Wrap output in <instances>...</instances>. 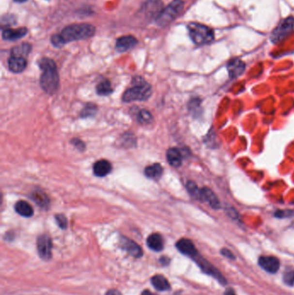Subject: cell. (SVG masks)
<instances>
[{
	"label": "cell",
	"mask_w": 294,
	"mask_h": 295,
	"mask_svg": "<svg viewBox=\"0 0 294 295\" xmlns=\"http://www.w3.org/2000/svg\"><path fill=\"white\" fill-rule=\"evenodd\" d=\"M28 30L26 28L22 27L18 29H10L5 28L2 31V36L3 39L5 41H16V40L22 39L24 36L27 35Z\"/></svg>",
	"instance_id": "15"
},
{
	"label": "cell",
	"mask_w": 294,
	"mask_h": 295,
	"mask_svg": "<svg viewBox=\"0 0 294 295\" xmlns=\"http://www.w3.org/2000/svg\"><path fill=\"white\" fill-rule=\"evenodd\" d=\"M39 67L43 71L40 78L42 89L47 94H54L58 90L60 82L56 64L49 58H43L39 62Z\"/></svg>",
	"instance_id": "1"
},
{
	"label": "cell",
	"mask_w": 294,
	"mask_h": 295,
	"mask_svg": "<svg viewBox=\"0 0 294 295\" xmlns=\"http://www.w3.org/2000/svg\"></svg>",
	"instance_id": "39"
},
{
	"label": "cell",
	"mask_w": 294,
	"mask_h": 295,
	"mask_svg": "<svg viewBox=\"0 0 294 295\" xmlns=\"http://www.w3.org/2000/svg\"><path fill=\"white\" fill-rule=\"evenodd\" d=\"M111 171V165L110 162L106 160H100L95 162L93 166V172L96 176L104 177Z\"/></svg>",
	"instance_id": "18"
},
{
	"label": "cell",
	"mask_w": 294,
	"mask_h": 295,
	"mask_svg": "<svg viewBox=\"0 0 294 295\" xmlns=\"http://www.w3.org/2000/svg\"><path fill=\"white\" fill-rule=\"evenodd\" d=\"M162 173H163L162 166L159 163H155L153 165L149 166L144 170V173L147 177L155 180L161 178Z\"/></svg>",
	"instance_id": "22"
},
{
	"label": "cell",
	"mask_w": 294,
	"mask_h": 295,
	"mask_svg": "<svg viewBox=\"0 0 294 295\" xmlns=\"http://www.w3.org/2000/svg\"><path fill=\"white\" fill-rule=\"evenodd\" d=\"M189 36L196 45H205L213 42L215 35L212 28L199 23H190L187 25Z\"/></svg>",
	"instance_id": "4"
},
{
	"label": "cell",
	"mask_w": 294,
	"mask_h": 295,
	"mask_svg": "<svg viewBox=\"0 0 294 295\" xmlns=\"http://www.w3.org/2000/svg\"><path fill=\"white\" fill-rule=\"evenodd\" d=\"M138 44V39L135 36H121L116 41V50L120 53H124L136 47Z\"/></svg>",
	"instance_id": "12"
},
{
	"label": "cell",
	"mask_w": 294,
	"mask_h": 295,
	"mask_svg": "<svg viewBox=\"0 0 294 295\" xmlns=\"http://www.w3.org/2000/svg\"><path fill=\"white\" fill-rule=\"evenodd\" d=\"M186 188L188 191L189 193L192 195V197H194L197 200H199V196H200V189L197 186L196 184L192 181H189L188 183L186 184Z\"/></svg>",
	"instance_id": "28"
},
{
	"label": "cell",
	"mask_w": 294,
	"mask_h": 295,
	"mask_svg": "<svg viewBox=\"0 0 294 295\" xmlns=\"http://www.w3.org/2000/svg\"><path fill=\"white\" fill-rule=\"evenodd\" d=\"M71 142H72V144L75 145L78 150H84V149H85V143H84L81 140H79V139H73Z\"/></svg>",
	"instance_id": "32"
},
{
	"label": "cell",
	"mask_w": 294,
	"mask_h": 295,
	"mask_svg": "<svg viewBox=\"0 0 294 295\" xmlns=\"http://www.w3.org/2000/svg\"><path fill=\"white\" fill-rule=\"evenodd\" d=\"M167 159L169 164L174 168H179L182 164V155L181 151L175 148H171L167 151Z\"/></svg>",
	"instance_id": "19"
},
{
	"label": "cell",
	"mask_w": 294,
	"mask_h": 295,
	"mask_svg": "<svg viewBox=\"0 0 294 295\" xmlns=\"http://www.w3.org/2000/svg\"><path fill=\"white\" fill-rule=\"evenodd\" d=\"M37 250L40 257L48 261L52 256V240L49 236L42 235L37 239Z\"/></svg>",
	"instance_id": "8"
},
{
	"label": "cell",
	"mask_w": 294,
	"mask_h": 295,
	"mask_svg": "<svg viewBox=\"0 0 294 295\" xmlns=\"http://www.w3.org/2000/svg\"><path fill=\"white\" fill-rule=\"evenodd\" d=\"M283 280L288 286L294 285V269H287L284 272Z\"/></svg>",
	"instance_id": "29"
},
{
	"label": "cell",
	"mask_w": 294,
	"mask_h": 295,
	"mask_svg": "<svg viewBox=\"0 0 294 295\" xmlns=\"http://www.w3.org/2000/svg\"><path fill=\"white\" fill-rule=\"evenodd\" d=\"M96 28L89 24H71L63 29L60 36L65 44L75 41L85 40L94 36Z\"/></svg>",
	"instance_id": "2"
},
{
	"label": "cell",
	"mask_w": 294,
	"mask_h": 295,
	"mask_svg": "<svg viewBox=\"0 0 294 295\" xmlns=\"http://www.w3.org/2000/svg\"><path fill=\"white\" fill-rule=\"evenodd\" d=\"M152 95V89L148 83L141 77L133 79V87L125 91L123 96L124 102L144 101Z\"/></svg>",
	"instance_id": "3"
},
{
	"label": "cell",
	"mask_w": 294,
	"mask_h": 295,
	"mask_svg": "<svg viewBox=\"0 0 294 295\" xmlns=\"http://www.w3.org/2000/svg\"><path fill=\"white\" fill-rule=\"evenodd\" d=\"M31 199L35 201L37 205H39L41 208L46 209L48 208L49 206V199L48 197L41 191H35L32 193Z\"/></svg>",
	"instance_id": "23"
},
{
	"label": "cell",
	"mask_w": 294,
	"mask_h": 295,
	"mask_svg": "<svg viewBox=\"0 0 294 295\" xmlns=\"http://www.w3.org/2000/svg\"><path fill=\"white\" fill-rule=\"evenodd\" d=\"M183 9L184 2L181 0H174L159 13L156 18L157 24L161 27H167L180 16Z\"/></svg>",
	"instance_id": "5"
},
{
	"label": "cell",
	"mask_w": 294,
	"mask_h": 295,
	"mask_svg": "<svg viewBox=\"0 0 294 295\" xmlns=\"http://www.w3.org/2000/svg\"><path fill=\"white\" fill-rule=\"evenodd\" d=\"M106 295H122V294L120 292L118 291V290L110 289V290L106 293Z\"/></svg>",
	"instance_id": "34"
},
{
	"label": "cell",
	"mask_w": 294,
	"mask_h": 295,
	"mask_svg": "<svg viewBox=\"0 0 294 295\" xmlns=\"http://www.w3.org/2000/svg\"><path fill=\"white\" fill-rule=\"evenodd\" d=\"M176 248L183 255L188 256L192 259H194L198 255H200L192 241L186 238H182L181 240L178 241Z\"/></svg>",
	"instance_id": "9"
},
{
	"label": "cell",
	"mask_w": 294,
	"mask_h": 295,
	"mask_svg": "<svg viewBox=\"0 0 294 295\" xmlns=\"http://www.w3.org/2000/svg\"><path fill=\"white\" fill-rule=\"evenodd\" d=\"M31 45L30 44H20L18 46H16L12 48V55L25 58L31 51Z\"/></svg>",
	"instance_id": "24"
},
{
	"label": "cell",
	"mask_w": 294,
	"mask_h": 295,
	"mask_svg": "<svg viewBox=\"0 0 294 295\" xmlns=\"http://www.w3.org/2000/svg\"><path fill=\"white\" fill-rule=\"evenodd\" d=\"M199 201L206 202L212 208L215 209V210H217L221 207V203H220L218 198L211 189L207 188V187L200 189Z\"/></svg>",
	"instance_id": "10"
},
{
	"label": "cell",
	"mask_w": 294,
	"mask_h": 295,
	"mask_svg": "<svg viewBox=\"0 0 294 295\" xmlns=\"http://www.w3.org/2000/svg\"><path fill=\"white\" fill-rule=\"evenodd\" d=\"M151 283L158 291H168L170 289L169 280L161 275H156L151 278Z\"/></svg>",
	"instance_id": "20"
},
{
	"label": "cell",
	"mask_w": 294,
	"mask_h": 295,
	"mask_svg": "<svg viewBox=\"0 0 294 295\" xmlns=\"http://www.w3.org/2000/svg\"><path fill=\"white\" fill-rule=\"evenodd\" d=\"M51 43L53 46L55 47H62L65 45V43L63 42L62 36L59 35H54L51 37Z\"/></svg>",
	"instance_id": "31"
},
{
	"label": "cell",
	"mask_w": 294,
	"mask_h": 295,
	"mask_svg": "<svg viewBox=\"0 0 294 295\" xmlns=\"http://www.w3.org/2000/svg\"><path fill=\"white\" fill-rule=\"evenodd\" d=\"M120 243H121L122 248L128 252L130 256H134L136 258H139V257L142 256V254H143L142 249L134 241L130 240L125 236H122Z\"/></svg>",
	"instance_id": "13"
},
{
	"label": "cell",
	"mask_w": 294,
	"mask_h": 295,
	"mask_svg": "<svg viewBox=\"0 0 294 295\" xmlns=\"http://www.w3.org/2000/svg\"><path fill=\"white\" fill-rule=\"evenodd\" d=\"M138 121L141 124H149L153 121V116L149 110H140L138 114Z\"/></svg>",
	"instance_id": "26"
},
{
	"label": "cell",
	"mask_w": 294,
	"mask_h": 295,
	"mask_svg": "<svg viewBox=\"0 0 294 295\" xmlns=\"http://www.w3.org/2000/svg\"><path fill=\"white\" fill-rule=\"evenodd\" d=\"M192 260H194V262L200 266V268L202 269V271H204L205 274H208L210 276H213L222 285L226 284V279L224 276H222V274L212 264H210L208 261L203 258L200 255H198L194 259Z\"/></svg>",
	"instance_id": "7"
},
{
	"label": "cell",
	"mask_w": 294,
	"mask_h": 295,
	"mask_svg": "<svg viewBox=\"0 0 294 295\" xmlns=\"http://www.w3.org/2000/svg\"><path fill=\"white\" fill-rule=\"evenodd\" d=\"M245 63L242 60L235 58L229 62L227 65V70L229 75L232 79H235L243 75L245 71Z\"/></svg>",
	"instance_id": "14"
},
{
	"label": "cell",
	"mask_w": 294,
	"mask_h": 295,
	"mask_svg": "<svg viewBox=\"0 0 294 295\" xmlns=\"http://www.w3.org/2000/svg\"><path fill=\"white\" fill-rule=\"evenodd\" d=\"M15 210L19 215L25 217H30L33 216V214H34V211H33L31 205L26 201H21L16 202V205H15Z\"/></svg>",
	"instance_id": "21"
},
{
	"label": "cell",
	"mask_w": 294,
	"mask_h": 295,
	"mask_svg": "<svg viewBox=\"0 0 294 295\" xmlns=\"http://www.w3.org/2000/svg\"><path fill=\"white\" fill-rule=\"evenodd\" d=\"M160 262L164 264V265H168V264H169V258H167V257H162V258L160 260Z\"/></svg>",
	"instance_id": "36"
},
{
	"label": "cell",
	"mask_w": 294,
	"mask_h": 295,
	"mask_svg": "<svg viewBox=\"0 0 294 295\" xmlns=\"http://www.w3.org/2000/svg\"><path fill=\"white\" fill-rule=\"evenodd\" d=\"M14 1L16 2V3H24V2H26L27 0H14Z\"/></svg>",
	"instance_id": "38"
},
{
	"label": "cell",
	"mask_w": 294,
	"mask_h": 295,
	"mask_svg": "<svg viewBox=\"0 0 294 295\" xmlns=\"http://www.w3.org/2000/svg\"><path fill=\"white\" fill-rule=\"evenodd\" d=\"M258 264L261 266V268H263L264 270L270 274L277 273L280 266L279 260L275 256H261Z\"/></svg>",
	"instance_id": "11"
},
{
	"label": "cell",
	"mask_w": 294,
	"mask_h": 295,
	"mask_svg": "<svg viewBox=\"0 0 294 295\" xmlns=\"http://www.w3.org/2000/svg\"><path fill=\"white\" fill-rule=\"evenodd\" d=\"M97 93L98 95H101V96H106V95H109L112 93V87H111V84H110L109 80L105 79L101 82L98 84L97 86Z\"/></svg>",
	"instance_id": "25"
},
{
	"label": "cell",
	"mask_w": 294,
	"mask_h": 295,
	"mask_svg": "<svg viewBox=\"0 0 294 295\" xmlns=\"http://www.w3.org/2000/svg\"><path fill=\"white\" fill-rule=\"evenodd\" d=\"M147 244L154 251H161L164 248V239L161 234H151L147 239Z\"/></svg>",
	"instance_id": "17"
},
{
	"label": "cell",
	"mask_w": 294,
	"mask_h": 295,
	"mask_svg": "<svg viewBox=\"0 0 294 295\" xmlns=\"http://www.w3.org/2000/svg\"><path fill=\"white\" fill-rule=\"evenodd\" d=\"M97 112V107L93 104H88L87 106L85 107L84 110L81 111L80 117L81 118H89L94 116Z\"/></svg>",
	"instance_id": "27"
},
{
	"label": "cell",
	"mask_w": 294,
	"mask_h": 295,
	"mask_svg": "<svg viewBox=\"0 0 294 295\" xmlns=\"http://www.w3.org/2000/svg\"><path fill=\"white\" fill-rule=\"evenodd\" d=\"M27 67V62L24 57L12 55L8 60L9 69L15 74H19L25 70Z\"/></svg>",
	"instance_id": "16"
},
{
	"label": "cell",
	"mask_w": 294,
	"mask_h": 295,
	"mask_svg": "<svg viewBox=\"0 0 294 295\" xmlns=\"http://www.w3.org/2000/svg\"><path fill=\"white\" fill-rule=\"evenodd\" d=\"M224 295H235V292L234 291V289H232V288H228V289H226V291L224 292Z\"/></svg>",
	"instance_id": "35"
},
{
	"label": "cell",
	"mask_w": 294,
	"mask_h": 295,
	"mask_svg": "<svg viewBox=\"0 0 294 295\" xmlns=\"http://www.w3.org/2000/svg\"><path fill=\"white\" fill-rule=\"evenodd\" d=\"M141 295H154L149 290H145V291L142 292Z\"/></svg>",
	"instance_id": "37"
},
{
	"label": "cell",
	"mask_w": 294,
	"mask_h": 295,
	"mask_svg": "<svg viewBox=\"0 0 294 295\" xmlns=\"http://www.w3.org/2000/svg\"><path fill=\"white\" fill-rule=\"evenodd\" d=\"M221 254H222L223 256H225V257L229 258V259H235V256H234V254H233V253H232L230 249H228V248H222V249H221Z\"/></svg>",
	"instance_id": "33"
},
{
	"label": "cell",
	"mask_w": 294,
	"mask_h": 295,
	"mask_svg": "<svg viewBox=\"0 0 294 295\" xmlns=\"http://www.w3.org/2000/svg\"><path fill=\"white\" fill-rule=\"evenodd\" d=\"M294 31V17H287L281 20L275 30L271 33V41L274 44H278L286 37L290 36Z\"/></svg>",
	"instance_id": "6"
},
{
	"label": "cell",
	"mask_w": 294,
	"mask_h": 295,
	"mask_svg": "<svg viewBox=\"0 0 294 295\" xmlns=\"http://www.w3.org/2000/svg\"><path fill=\"white\" fill-rule=\"evenodd\" d=\"M55 220L57 222V224L59 225L61 229H67V219L66 217L62 214H58L55 216Z\"/></svg>",
	"instance_id": "30"
}]
</instances>
